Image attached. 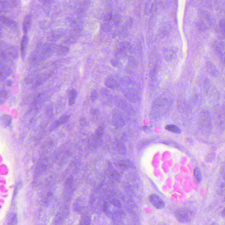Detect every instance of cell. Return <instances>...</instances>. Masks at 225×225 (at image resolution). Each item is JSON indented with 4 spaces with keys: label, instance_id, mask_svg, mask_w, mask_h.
Wrapping results in <instances>:
<instances>
[{
    "label": "cell",
    "instance_id": "1",
    "mask_svg": "<svg viewBox=\"0 0 225 225\" xmlns=\"http://www.w3.org/2000/svg\"><path fill=\"white\" fill-rule=\"evenodd\" d=\"M172 102L167 98L160 97L154 101L151 108L152 116L155 117L163 116L169 110Z\"/></svg>",
    "mask_w": 225,
    "mask_h": 225
},
{
    "label": "cell",
    "instance_id": "2",
    "mask_svg": "<svg viewBox=\"0 0 225 225\" xmlns=\"http://www.w3.org/2000/svg\"><path fill=\"white\" fill-rule=\"evenodd\" d=\"M175 216L177 220L180 222L188 223L192 221L195 217V214L194 212L191 210L183 209L178 210L176 212Z\"/></svg>",
    "mask_w": 225,
    "mask_h": 225
},
{
    "label": "cell",
    "instance_id": "3",
    "mask_svg": "<svg viewBox=\"0 0 225 225\" xmlns=\"http://www.w3.org/2000/svg\"><path fill=\"white\" fill-rule=\"evenodd\" d=\"M116 103L120 110L128 115L134 114L135 111L131 104L128 103L126 101L123 99H117L115 100Z\"/></svg>",
    "mask_w": 225,
    "mask_h": 225
},
{
    "label": "cell",
    "instance_id": "4",
    "mask_svg": "<svg viewBox=\"0 0 225 225\" xmlns=\"http://www.w3.org/2000/svg\"><path fill=\"white\" fill-rule=\"evenodd\" d=\"M112 121L114 125L120 128L125 125V120L119 111L115 109L112 112Z\"/></svg>",
    "mask_w": 225,
    "mask_h": 225
},
{
    "label": "cell",
    "instance_id": "5",
    "mask_svg": "<svg viewBox=\"0 0 225 225\" xmlns=\"http://www.w3.org/2000/svg\"><path fill=\"white\" fill-rule=\"evenodd\" d=\"M124 95L128 100L132 103H137L140 100V97L135 90L132 89L125 90Z\"/></svg>",
    "mask_w": 225,
    "mask_h": 225
},
{
    "label": "cell",
    "instance_id": "6",
    "mask_svg": "<svg viewBox=\"0 0 225 225\" xmlns=\"http://www.w3.org/2000/svg\"><path fill=\"white\" fill-rule=\"evenodd\" d=\"M150 202L152 205L158 209H161L165 207V203L163 200L156 194L150 195Z\"/></svg>",
    "mask_w": 225,
    "mask_h": 225
},
{
    "label": "cell",
    "instance_id": "7",
    "mask_svg": "<svg viewBox=\"0 0 225 225\" xmlns=\"http://www.w3.org/2000/svg\"><path fill=\"white\" fill-rule=\"evenodd\" d=\"M104 84L106 87L113 90L117 89L119 87V83L111 76H108L105 79Z\"/></svg>",
    "mask_w": 225,
    "mask_h": 225
},
{
    "label": "cell",
    "instance_id": "8",
    "mask_svg": "<svg viewBox=\"0 0 225 225\" xmlns=\"http://www.w3.org/2000/svg\"><path fill=\"white\" fill-rule=\"evenodd\" d=\"M28 42V39L27 36V35H24L22 38L21 43V55L23 60H24L26 57Z\"/></svg>",
    "mask_w": 225,
    "mask_h": 225
},
{
    "label": "cell",
    "instance_id": "9",
    "mask_svg": "<svg viewBox=\"0 0 225 225\" xmlns=\"http://www.w3.org/2000/svg\"><path fill=\"white\" fill-rule=\"evenodd\" d=\"M31 16L30 15H27L24 18L23 24V30L25 33H27L30 28Z\"/></svg>",
    "mask_w": 225,
    "mask_h": 225
},
{
    "label": "cell",
    "instance_id": "10",
    "mask_svg": "<svg viewBox=\"0 0 225 225\" xmlns=\"http://www.w3.org/2000/svg\"><path fill=\"white\" fill-rule=\"evenodd\" d=\"M12 118L9 114H4L1 117V125L3 127L6 128L12 122Z\"/></svg>",
    "mask_w": 225,
    "mask_h": 225
},
{
    "label": "cell",
    "instance_id": "11",
    "mask_svg": "<svg viewBox=\"0 0 225 225\" xmlns=\"http://www.w3.org/2000/svg\"><path fill=\"white\" fill-rule=\"evenodd\" d=\"M114 56L116 58L119 59H127L128 57L127 52L120 48H117L114 52Z\"/></svg>",
    "mask_w": 225,
    "mask_h": 225
},
{
    "label": "cell",
    "instance_id": "12",
    "mask_svg": "<svg viewBox=\"0 0 225 225\" xmlns=\"http://www.w3.org/2000/svg\"><path fill=\"white\" fill-rule=\"evenodd\" d=\"M176 54V52L174 49H167L164 54L165 60L168 62L171 61L175 57Z\"/></svg>",
    "mask_w": 225,
    "mask_h": 225
},
{
    "label": "cell",
    "instance_id": "13",
    "mask_svg": "<svg viewBox=\"0 0 225 225\" xmlns=\"http://www.w3.org/2000/svg\"><path fill=\"white\" fill-rule=\"evenodd\" d=\"M69 119H70V116L69 115L67 114L63 115L60 117L58 120H57L54 123V126L56 128H58L62 124L67 123Z\"/></svg>",
    "mask_w": 225,
    "mask_h": 225
},
{
    "label": "cell",
    "instance_id": "14",
    "mask_svg": "<svg viewBox=\"0 0 225 225\" xmlns=\"http://www.w3.org/2000/svg\"><path fill=\"white\" fill-rule=\"evenodd\" d=\"M1 22L7 25V26L9 27H15L16 26V23L12 20L6 17L1 16Z\"/></svg>",
    "mask_w": 225,
    "mask_h": 225
},
{
    "label": "cell",
    "instance_id": "15",
    "mask_svg": "<svg viewBox=\"0 0 225 225\" xmlns=\"http://www.w3.org/2000/svg\"><path fill=\"white\" fill-rule=\"evenodd\" d=\"M77 96V91L74 89H73L71 91L69 102H68V104L70 106H72L75 104Z\"/></svg>",
    "mask_w": 225,
    "mask_h": 225
},
{
    "label": "cell",
    "instance_id": "16",
    "mask_svg": "<svg viewBox=\"0 0 225 225\" xmlns=\"http://www.w3.org/2000/svg\"><path fill=\"white\" fill-rule=\"evenodd\" d=\"M167 130L173 133H176V134H180L181 133V130L180 128L178 127L177 126L174 125H169L166 126L165 127Z\"/></svg>",
    "mask_w": 225,
    "mask_h": 225
},
{
    "label": "cell",
    "instance_id": "17",
    "mask_svg": "<svg viewBox=\"0 0 225 225\" xmlns=\"http://www.w3.org/2000/svg\"><path fill=\"white\" fill-rule=\"evenodd\" d=\"M69 52V48L67 47L59 46L56 48V53L59 56H64L67 55Z\"/></svg>",
    "mask_w": 225,
    "mask_h": 225
},
{
    "label": "cell",
    "instance_id": "18",
    "mask_svg": "<svg viewBox=\"0 0 225 225\" xmlns=\"http://www.w3.org/2000/svg\"><path fill=\"white\" fill-rule=\"evenodd\" d=\"M128 64L131 68H135L138 66V63L136 59L132 56H128L127 58Z\"/></svg>",
    "mask_w": 225,
    "mask_h": 225
},
{
    "label": "cell",
    "instance_id": "19",
    "mask_svg": "<svg viewBox=\"0 0 225 225\" xmlns=\"http://www.w3.org/2000/svg\"><path fill=\"white\" fill-rule=\"evenodd\" d=\"M119 47L120 48L123 49L126 52L127 51H131V45L129 42H126V41H124V42H120L119 44Z\"/></svg>",
    "mask_w": 225,
    "mask_h": 225
},
{
    "label": "cell",
    "instance_id": "20",
    "mask_svg": "<svg viewBox=\"0 0 225 225\" xmlns=\"http://www.w3.org/2000/svg\"><path fill=\"white\" fill-rule=\"evenodd\" d=\"M194 176L198 183H200L202 180V174L201 171L198 167H196L194 170Z\"/></svg>",
    "mask_w": 225,
    "mask_h": 225
},
{
    "label": "cell",
    "instance_id": "21",
    "mask_svg": "<svg viewBox=\"0 0 225 225\" xmlns=\"http://www.w3.org/2000/svg\"><path fill=\"white\" fill-rule=\"evenodd\" d=\"M10 71L6 67H3L1 69V79L4 80L10 74Z\"/></svg>",
    "mask_w": 225,
    "mask_h": 225
},
{
    "label": "cell",
    "instance_id": "22",
    "mask_svg": "<svg viewBox=\"0 0 225 225\" xmlns=\"http://www.w3.org/2000/svg\"><path fill=\"white\" fill-rule=\"evenodd\" d=\"M104 132V128L102 126H100L97 128L96 132V135L97 138L100 139L102 138Z\"/></svg>",
    "mask_w": 225,
    "mask_h": 225
},
{
    "label": "cell",
    "instance_id": "23",
    "mask_svg": "<svg viewBox=\"0 0 225 225\" xmlns=\"http://www.w3.org/2000/svg\"><path fill=\"white\" fill-rule=\"evenodd\" d=\"M219 30L223 36L225 37V19H223L219 23Z\"/></svg>",
    "mask_w": 225,
    "mask_h": 225
},
{
    "label": "cell",
    "instance_id": "24",
    "mask_svg": "<svg viewBox=\"0 0 225 225\" xmlns=\"http://www.w3.org/2000/svg\"><path fill=\"white\" fill-rule=\"evenodd\" d=\"M98 97H99V94L97 91L96 90H92L90 95V99L91 101L93 102L96 101L97 100Z\"/></svg>",
    "mask_w": 225,
    "mask_h": 225
},
{
    "label": "cell",
    "instance_id": "25",
    "mask_svg": "<svg viewBox=\"0 0 225 225\" xmlns=\"http://www.w3.org/2000/svg\"><path fill=\"white\" fill-rule=\"evenodd\" d=\"M9 224H16L17 216L16 214H13L10 215V217L9 218Z\"/></svg>",
    "mask_w": 225,
    "mask_h": 225
},
{
    "label": "cell",
    "instance_id": "26",
    "mask_svg": "<svg viewBox=\"0 0 225 225\" xmlns=\"http://www.w3.org/2000/svg\"><path fill=\"white\" fill-rule=\"evenodd\" d=\"M120 165L125 167H131L133 166L131 161H130L129 160H122L120 162Z\"/></svg>",
    "mask_w": 225,
    "mask_h": 225
},
{
    "label": "cell",
    "instance_id": "27",
    "mask_svg": "<svg viewBox=\"0 0 225 225\" xmlns=\"http://www.w3.org/2000/svg\"><path fill=\"white\" fill-rule=\"evenodd\" d=\"M111 63L113 66L115 68H118L120 66V60L116 58L115 59H111Z\"/></svg>",
    "mask_w": 225,
    "mask_h": 225
},
{
    "label": "cell",
    "instance_id": "28",
    "mask_svg": "<svg viewBox=\"0 0 225 225\" xmlns=\"http://www.w3.org/2000/svg\"><path fill=\"white\" fill-rule=\"evenodd\" d=\"M112 27L110 24L108 23H105L103 24L102 26V29L103 31L105 32H108L110 31Z\"/></svg>",
    "mask_w": 225,
    "mask_h": 225
},
{
    "label": "cell",
    "instance_id": "29",
    "mask_svg": "<svg viewBox=\"0 0 225 225\" xmlns=\"http://www.w3.org/2000/svg\"><path fill=\"white\" fill-rule=\"evenodd\" d=\"M113 22L115 24H119L121 21V18L119 15H116L113 18Z\"/></svg>",
    "mask_w": 225,
    "mask_h": 225
},
{
    "label": "cell",
    "instance_id": "30",
    "mask_svg": "<svg viewBox=\"0 0 225 225\" xmlns=\"http://www.w3.org/2000/svg\"><path fill=\"white\" fill-rule=\"evenodd\" d=\"M113 205H114L115 206L117 207H121V204L120 201L116 199H114L111 201Z\"/></svg>",
    "mask_w": 225,
    "mask_h": 225
},
{
    "label": "cell",
    "instance_id": "31",
    "mask_svg": "<svg viewBox=\"0 0 225 225\" xmlns=\"http://www.w3.org/2000/svg\"><path fill=\"white\" fill-rule=\"evenodd\" d=\"M91 114L93 116L97 115L99 114V111L97 108H93L91 111Z\"/></svg>",
    "mask_w": 225,
    "mask_h": 225
},
{
    "label": "cell",
    "instance_id": "32",
    "mask_svg": "<svg viewBox=\"0 0 225 225\" xmlns=\"http://www.w3.org/2000/svg\"><path fill=\"white\" fill-rule=\"evenodd\" d=\"M7 92L6 90H1V98H4L7 97Z\"/></svg>",
    "mask_w": 225,
    "mask_h": 225
},
{
    "label": "cell",
    "instance_id": "33",
    "mask_svg": "<svg viewBox=\"0 0 225 225\" xmlns=\"http://www.w3.org/2000/svg\"><path fill=\"white\" fill-rule=\"evenodd\" d=\"M13 82L11 80H8L7 82V85H8V86L11 87L13 85Z\"/></svg>",
    "mask_w": 225,
    "mask_h": 225
},
{
    "label": "cell",
    "instance_id": "34",
    "mask_svg": "<svg viewBox=\"0 0 225 225\" xmlns=\"http://www.w3.org/2000/svg\"><path fill=\"white\" fill-rule=\"evenodd\" d=\"M222 215H224V216H225V209H224L223 210V212H222Z\"/></svg>",
    "mask_w": 225,
    "mask_h": 225
},
{
    "label": "cell",
    "instance_id": "35",
    "mask_svg": "<svg viewBox=\"0 0 225 225\" xmlns=\"http://www.w3.org/2000/svg\"><path fill=\"white\" fill-rule=\"evenodd\" d=\"M224 179H225V174L224 175Z\"/></svg>",
    "mask_w": 225,
    "mask_h": 225
}]
</instances>
